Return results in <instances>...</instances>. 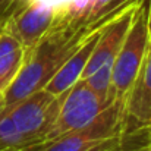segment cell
<instances>
[{"label": "cell", "mask_w": 151, "mask_h": 151, "mask_svg": "<svg viewBox=\"0 0 151 151\" xmlns=\"http://www.w3.org/2000/svg\"><path fill=\"white\" fill-rule=\"evenodd\" d=\"M63 94L54 96L46 88L34 91L21 101L6 107L19 132L24 135L28 150L46 142L57 119Z\"/></svg>", "instance_id": "5"}, {"label": "cell", "mask_w": 151, "mask_h": 151, "mask_svg": "<svg viewBox=\"0 0 151 151\" xmlns=\"http://www.w3.org/2000/svg\"><path fill=\"white\" fill-rule=\"evenodd\" d=\"M123 139V101L116 100L91 123L29 151H113Z\"/></svg>", "instance_id": "3"}, {"label": "cell", "mask_w": 151, "mask_h": 151, "mask_svg": "<svg viewBox=\"0 0 151 151\" xmlns=\"http://www.w3.org/2000/svg\"><path fill=\"white\" fill-rule=\"evenodd\" d=\"M114 101L100 96L85 79L79 78L68 91H65L57 119L46 142L91 123Z\"/></svg>", "instance_id": "6"}, {"label": "cell", "mask_w": 151, "mask_h": 151, "mask_svg": "<svg viewBox=\"0 0 151 151\" xmlns=\"http://www.w3.org/2000/svg\"><path fill=\"white\" fill-rule=\"evenodd\" d=\"M27 49L6 28L0 32V91L3 93L21 70Z\"/></svg>", "instance_id": "10"}, {"label": "cell", "mask_w": 151, "mask_h": 151, "mask_svg": "<svg viewBox=\"0 0 151 151\" xmlns=\"http://www.w3.org/2000/svg\"><path fill=\"white\" fill-rule=\"evenodd\" d=\"M21 150H28V144L4 109L3 114L0 116V151Z\"/></svg>", "instance_id": "11"}, {"label": "cell", "mask_w": 151, "mask_h": 151, "mask_svg": "<svg viewBox=\"0 0 151 151\" xmlns=\"http://www.w3.org/2000/svg\"><path fill=\"white\" fill-rule=\"evenodd\" d=\"M126 4H128V3H126ZM111 19H113V18H111ZM111 19H110V21H111ZM110 21H109V22H110ZM106 25H107V24H106ZM106 25H104V27H106ZM104 27H101L97 31H94V32L84 41V44L57 69V72L51 76V79L46 84V87H44L47 91H50L51 94H54V96H60V94H63L65 91H68V90L81 78V75H82V72H84V69H85V66H87V63H88V60H90V57H91L93 49H94V46H96V43H97V40H99V37H100V34Z\"/></svg>", "instance_id": "9"}, {"label": "cell", "mask_w": 151, "mask_h": 151, "mask_svg": "<svg viewBox=\"0 0 151 151\" xmlns=\"http://www.w3.org/2000/svg\"><path fill=\"white\" fill-rule=\"evenodd\" d=\"M148 132H150V137H148V144H147V147H145V151H151V129Z\"/></svg>", "instance_id": "14"}, {"label": "cell", "mask_w": 151, "mask_h": 151, "mask_svg": "<svg viewBox=\"0 0 151 151\" xmlns=\"http://www.w3.org/2000/svg\"><path fill=\"white\" fill-rule=\"evenodd\" d=\"M3 28H4V18H0V32L3 31Z\"/></svg>", "instance_id": "15"}, {"label": "cell", "mask_w": 151, "mask_h": 151, "mask_svg": "<svg viewBox=\"0 0 151 151\" xmlns=\"http://www.w3.org/2000/svg\"><path fill=\"white\" fill-rule=\"evenodd\" d=\"M60 13L62 10L53 6L31 0L22 6L9 9L4 18V28L29 50L46 35Z\"/></svg>", "instance_id": "7"}, {"label": "cell", "mask_w": 151, "mask_h": 151, "mask_svg": "<svg viewBox=\"0 0 151 151\" xmlns=\"http://www.w3.org/2000/svg\"><path fill=\"white\" fill-rule=\"evenodd\" d=\"M128 1L129 0L101 15L96 21H88L82 13L72 15L68 9H63L46 35L32 49L27 50L21 70L3 91L6 107L44 88L57 69L84 44V41L114 18Z\"/></svg>", "instance_id": "1"}, {"label": "cell", "mask_w": 151, "mask_h": 151, "mask_svg": "<svg viewBox=\"0 0 151 151\" xmlns=\"http://www.w3.org/2000/svg\"><path fill=\"white\" fill-rule=\"evenodd\" d=\"M21 151H29V150H21Z\"/></svg>", "instance_id": "17"}, {"label": "cell", "mask_w": 151, "mask_h": 151, "mask_svg": "<svg viewBox=\"0 0 151 151\" xmlns=\"http://www.w3.org/2000/svg\"><path fill=\"white\" fill-rule=\"evenodd\" d=\"M0 18H3V16H0Z\"/></svg>", "instance_id": "18"}, {"label": "cell", "mask_w": 151, "mask_h": 151, "mask_svg": "<svg viewBox=\"0 0 151 151\" xmlns=\"http://www.w3.org/2000/svg\"><path fill=\"white\" fill-rule=\"evenodd\" d=\"M141 0H129L128 4L103 28L93 49L91 57L81 75L100 96L116 100L111 90V70L122 43L132 24Z\"/></svg>", "instance_id": "2"}, {"label": "cell", "mask_w": 151, "mask_h": 151, "mask_svg": "<svg viewBox=\"0 0 151 151\" xmlns=\"http://www.w3.org/2000/svg\"><path fill=\"white\" fill-rule=\"evenodd\" d=\"M126 0H87L84 9H81L79 13H82L88 21H96L101 15L119 7Z\"/></svg>", "instance_id": "12"}, {"label": "cell", "mask_w": 151, "mask_h": 151, "mask_svg": "<svg viewBox=\"0 0 151 151\" xmlns=\"http://www.w3.org/2000/svg\"><path fill=\"white\" fill-rule=\"evenodd\" d=\"M151 129V38L142 65L123 100L125 137Z\"/></svg>", "instance_id": "8"}, {"label": "cell", "mask_w": 151, "mask_h": 151, "mask_svg": "<svg viewBox=\"0 0 151 151\" xmlns=\"http://www.w3.org/2000/svg\"><path fill=\"white\" fill-rule=\"evenodd\" d=\"M113 151H125V150H123V148L120 147V148H117V150H113Z\"/></svg>", "instance_id": "16"}, {"label": "cell", "mask_w": 151, "mask_h": 151, "mask_svg": "<svg viewBox=\"0 0 151 151\" xmlns=\"http://www.w3.org/2000/svg\"><path fill=\"white\" fill-rule=\"evenodd\" d=\"M151 38V3L141 0L111 70V90L123 101L145 57Z\"/></svg>", "instance_id": "4"}, {"label": "cell", "mask_w": 151, "mask_h": 151, "mask_svg": "<svg viewBox=\"0 0 151 151\" xmlns=\"http://www.w3.org/2000/svg\"><path fill=\"white\" fill-rule=\"evenodd\" d=\"M4 109H6V101H4V94H3V93L0 91V116L3 114Z\"/></svg>", "instance_id": "13"}]
</instances>
